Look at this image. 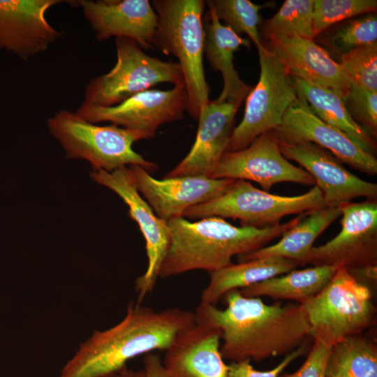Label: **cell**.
I'll return each mask as SVG.
<instances>
[{
    "mask_svg": "<svg viewBox=\"0 0 377 377\" xmlns=\"http://www.w3.org/2000/svg\"><path fill=\"white\" fill-rule=\"evenodd\" d=\"M376 0H314V34L317 36L334 24L359 15L376 13Z\"/></svg>",
    "mask_w": 377,
    "mask_h": 377,
    "instance_id": "30",
    "label": "cell"
},
{
    "mask_svg": "<svg viewBox=\"0 0 377 377\" xmlns=\"http://www.w3.org/2000/svg\"><path fill=\"white\" fill-rule=\"evenodd\" d=\"M327 206L316 185L295 196H282L260 190L237 179L223 194L187 209L182 217L191 219L216 216L239 219L242 226L257 228L278 226L282 218Z\"/></svg>",
    "mask_w": 377,
    "mask_h": 377,
    "instance_id": "8",
    "label": "cell"
},
{
    "mask_svg": "<svg viewBox=\"0 0 377 377\" xmlns=\"http://www.w3.org/2000/svg\"><path fill=\"white\" fill-rule=\"evenodd\" d=\"M145 374L143 370L134 371L133 369H128L127 367L123 369L108 375L104 377H144Z\"/></svg>",
    "mask_w": 377,
    "mask_h": 377,
    "instance_id": "38",
    "label": "cell"
},
{
    "mask_svg": "<svg viewBox=\"0 0 377 377\" xmlns=\"http://www.w3.org/2000/svg\"><path fill=\"white\" fill-rule=\"evenodd\" d=\"M348 270L358 281L365 285L366 283H376L377 265H371Z\"/></svg>",
    "mask_w": 377,
    "mask_h": 377,
    "instance_id": "37",
    "label": "cell"
},
{
    "mask_svg": "<svg viewBox=\"0 0 377 377\" xmlns=\"http://www.w3.org/2000/svg\"><path fill=\"white\" fill-rule=\"evenodd\" d=\"M187 108V91L182 85L169 90L147 89L111 107L82 103L75 113L93 124L109 121L151 138L161 125L183 119Z\"/></svg>",
    "mask_w": 377,
    "mask_h": 377,
    "instance_id": "12",
    "label": "cell"
},
{
    "mask_svg": "<svg viewBox=\"0 0 377 377\" xmlns=\"http://www.w3.org/2000/svg\"><path fill=\"white\" fill-rule=\"evenodd\" d=\"M239 106L210 101L200 114L196 138L190 151L165 177H209L226 152Z\"/></svg>",
    "mask_w": 377,
    "mask_h": 377,
    "instance_id": "21",
    "label": "cell"
},
{
    "mask_svg": "<svg viewBox=\"0 0 377 377\" xmlns=\"http://www.w3.org/2000/svg\"><path fill=\"white\" fill-rule=\"evenodd\" d=\"M310 337L330 348L343 339L362 333L375 323L369 287L339 267L328 283L302 304Z\"/></svg>",
    "mask_w": 377,
    "mask_h": 377,
    "instance_id": "6",
    "label": "cell"
},
{
    "mask_svg": "<svg viewBox=\"0 0 377 377\" xmlns=\"http://www.w3.org/2000/svg\"><path fill=\"white\" fill-rule=\"evenodd\" d=\"M377 43L376 13L348 20L329 37L330 49L340 56L360 46Z\"/></svg>",
    "mask_w": 377,
    "mask_h": 377,
    "instance_id": "31",
    "label": "cell"
},
{
    "mask_svg": "<svg viewBox=\"0 0 377 377\" xmlns=\"http://www.w3.org/2000/svg\"><path fill=\"white\" fill-rule=\"evenodd\" d=\"M117 62L107 73L92 78L85 87L83 103L117 105L159 83L185 85L177 62L163 61L144 52L132 38H115Z\"/></svg>",
    "mask_w": 377,
    "mask_h": 377,
    "instance_id": "7",
    "label": "cell"
},
{
    "mask_svg": "<svg viewBox=\"0 0 377 377\" xmlns=\"http://www.w3.org/2000/svg\"><path fill=\"white\" fill-rule=\"evenodd\" d=\"M298 263L280 257H269L240 262L214 272L203 289L200 304L216 306L228 292L240 290L265 279L295 269Z\"/></svg>",
    "mask_w": 377,
    "mask_h": 377,
    "instance_id": "24",
    "label": "cell"
},
{
    "mask_svg": "<svg viewBox=\"0 0 377 377\" xmlns=\"http://www.w3.org/2000/svg\"><path fill=\"white\" fill-rule=\"evenodd\" d=\"M157 17L153 47L178 59L188 95L187 112L198 120L209 103L203 67V0H153Z\"/></svg>",
    "mask_w": 377,
    "mask_h": 377,
    "instance_id": "4",
    "label": "cell"
},
{
    "mask_svg": "<svg viewBox=\"0 0 377 377\" xmlns=\"http://www.w3.org/2000/svg\"><path fill=\"white\" fill-rule=\"evenodd\" d=\"M303 214L275 226L237 227L212 216L191 222L184 217L168 221L170 244L158 278L166 279L192 270L209 274L232 263L233 256L258 250L294 226Z\"/></svg>",
    "mask_w": 377,
    "mask_h": 377,
    "instance_id": "3",
    "label": "cell"
},
{
    "mask_svg": "<svg viewBox=\"0 0 377 377\" xmlns=\"http://www.w3.org/2000/svg\"><path fill=\"white\" fill-rule=\"evenodd\" d=\"M283 156L296 161L314 179L327 205H340L357 197L377 198V184L346 170L326 149L308 141H280Z\"/></svg>",
    "mask_w": 377,
    "mask_h": 377,
    "instance_id": "15",
    "label": "cell"
},
{
    "mask_svg": "<svg viewBox=\"0 0 377 377\" xmlns=\"http://www.w3.org/2000/svg\"><path fill=\"white\" fill-rule=\"evenodd\" d=\"M325 377H377V346L362 333L347 337L330 348Z\"/></svg>",
    "mask_w": 377,
    "mask_h": 377,
    "instance_id": "27",
    "label": "cell"
},
{
    "mask_svg": "<svg viewBox=\"0 0 377 377\" xmlns=\"http://www.w3.org/2000/svg\"><path fill=\"white\" fill-rule=\"evenodd\" d=\"M90 177L94 182L112 190L122 199L128 208L129 216L137 223L145 239L147 267L135 281L137 303L141 304L156 286L169 247L170 231L168 221L158 218L140 195L128 167L111 172L91 171Z\"/></svg>",
    "mask_w": 377,
    "mask_h": 377,
    "instance_id": "11",
    "label": "cell"
},
{
    "mask_svg": "<svg viewBox=\"0 0 377 377\" xmlns=\"http://www.w3.org/2000/svg\"><path fill=\"white\" fill-rule=\"evenodd\" d=\"M339 64L351 82L377 91V43L357 47L341 55Z\"/></svg>",
    "mask_w": 377,
    "mask_h": 377,
    "instance_id": "32",
    "label": "cell"
},
{
    "mask_svg": "<svg viewBox=\"0 0 377 377\" xmlns=\"http://www.w3.org/2000/svg\"><path fill=\"white\" fill-rule=\"evenodd\" d=\"M195 322L194 312L189 310L156 311L131 302L120 322L95 330L80 344L58 377H104L117 372L133 358L165 350L179 331Z\"/></svg>",
    "mask_w": 377,
    "mask_h": 377,
    "instance_id": "2",
    "label": "cell"
},
{
    "mask_svg": "<svg viewBox=\"0 0 377 377\" xmlns=\"http://www.w3.org/2000/svg\"><path fill=\"white\" fill-rule=\"evenodd\" d=\"M47 126L68 158L85 160L93 171L111 172L127 165H138L149 172L158 168L133 149L136 141L150 139L143 133L113 124L98 126L67 110L50 117Z\"/></svg>",
    "mask_w": 377,
    "mask_h": 377,
    "instance_id": "5",
    "label": "cell"
},
{
    "mask_svg": "<svg viewBox=\"0 0 377 377\" xmlns=\"http://www.w3.org/2000/svg\"><path fill=\"white\" fill-rule=\"evenodd\" d=\"M60 0H0V50L28 59L46 51L61 33L46 13Z\"/></svg>",
    "mask_w": 377,
    "mask_h": 377,
    "instance_id": "17",
    "label": "cell"
},
{
    "mask_svg": "<svg viewBox=\"0 0 377 377\" xmlns=\"http://www.w3.org/2000/svg\"><path fill=\"white\" fill-rule=\"evenodd\" d=\"M128 168L140 195L155 214L165 221L182 217L189 207L221 195L236 181L205 176L157 179L140 166L131 165Z\"/></svg>",
    "mask_w": 377,
    "mask_h": 377,
    "instance_id": "14",
    "label": "cell"
},
{
    "mask_svg": "<svg viewBox=\"0 0 377 377\" xmlns=\"http://www.w3.org/2000/svg\"><path fill=\"white\" fill-rule=\"evenodd\" d=\"M205 4L212 8L218 19L224 21L240 36L245 34L257 48L263 45L258 26L260 23V11L272 6L274 2L256 4L249 0H209Z\"/></svg>",
    "mask_w": 377,
    "mask_h": 377,
    "instance_id": "29",
    "label": "cell"
},
{
    "mask_svg": "<svg viewBox=\"0 0 377 377\" xmlns=\"http://www.w3.org/2000/svg\"><path fill=\"white\" fill-rule=\"evenodd\" d=\"M341 215V205H327L304 213L299 221L276 244L237 256L238 263L280 257L302 265L317 237Z\"/></svg>",
    "mask_w": 377,
    "mask_h": 377,
    "instance_id": "23",
    "label": "cell"
},
{
    "mask_svg": "<svg viewBox=\"0 0 377 377\" xmlns=\"http://www.w3.org/2000/svg\"><path fill=\"white\" fill-rule=\"evenodd\" d=\"M204 27L203 51L210 66L219 71L223 77V89L214 101L217 103L230 102L240 105L252 87L246 84L236 71L233 59L235 52L241 45L251 47L248 38L241 37L230 27L218 19L209 7Z\"/></svg>",
    "mask_w": 377,
    "mask_h": 377,
    "instance_id": "22",
    "label": "cell"
},
{
    "mask_svg": "<svg viewBox=\"0 0 377 377\" xmlns=\"http://www.w3.org/2000/svg\"><path fill=\"white\" fill-rule=\"evenodd\" d=\"M98 40L126 37L142 50L153 47L158 17L148 0H79L75 1Z\"/></svg>",
    "mask_w": 377,
    "mask_h": 377,
    "instance_id": "18",
    "label": "cell"
},
{
    "mask_svg": "<svg viewBox=\"0 0 377 377\" xmlns=\"http://www.w3.org/2000/svg\"><path fill=\"white\" fill-rule=\"evenodd\" d=\"M297 97L323 121L337 128L365 151L373 154V138L352 117L342 98L334 90L293 77Z\"/></svg>",
    "mask_w": 377,
    "mask_h": 377,
    "instance_id": "25",
    "label": "cell"
},
{
    "mask_svg": "<svg viewBox=\"0 0 377 377\" xmlns=\"http://www.w3.org/2000/svg\"><path fill=\"white\" fill-rule=\"evenodd\" d=\"M338 267L313 266L293 269L238 290L245 297H269L274 300H293L302 304L318 293L332 279Z\"/></svg>",
    "mask_w": 377,
    "mask_h": 377,
    "instance_id": "26",
    "label": "cell"
},
{
    "mask_svg": "<svg viewBox=\"0 0 377 377\" xmlns=\"http://www.w3.org/2000/svg\"><path fill=\"white\" fill-rule=\"evenodd\" d=\"M314 0H286L278 11L265 21L260 31L265 39L295 34L302 38L316 37L313 25Z\"/></svg>",
    "mask_w": 377,
    "mask_h": 377,
    "instance_id": "28",
    "label": "cell"
},
{
    "mask_svg": "<svg viewBox=\"0 0 377 377\" xmlns=\"http://www.w3.org/2000/svg\"><path fill=\"white\" fill-rule=\"evenodd\" d=\"M346 106L354 120L374 138L377 133V91L351 83L344 99Z\"/></svg>",
    "mask_w": 377,
    "mask_h": 377,
    "instance_id": "33",
    "label": "cell"
},
{
    "mask_svg": "<svg viewBox=\"0 0 377 377\" xmlns=\"http://www.w3.org/2000/svg\"><path fill=\"white\" fill-rule=\"evenodd\" d=\"M144 377H166L163 363L158 355L154 353L145 355L144 360Z\"/></svg>",
    "mask_w": 377,
    "mask_h": 377,
    "instance_id": "36",
    "label": "cell"
},
{
    "mask_svg": "<svg viewBox=\"0 0 377 377\" xmlns=\"http://www.w3.org/2000/svg\"><path fill=\"white\" fill-rule=\"evenodd\" d=\"M330 348L314 342L307 358L294 373H286L279 377H325V371Z\"/></svg>",
    "mask_w": 377,
    "mask_h": 377,
    "instance_id": "35",
    "label": "cell"
},
{
    "mask_svg": "<svg viewBox=\"0 0 377 377\" xmlns=\"http://www.w3.org/2000/svg\"><path fill=\"white\" fill-rule=\"evenodd\" d=\"M260 77L246 100L242 120L233 128L227 151L246 148L260 135L275 130L297 96L292 77L265 44L257 48Z\"/></svg>",
    "mask_w": 377,
    "mask_h": 377,
    "instance_id": "9",
    "label": "cell"
},
{
    "mask_svg": "<svg viewBox=\"0 0 377 377\" xmlns=\"http://www.w3.org/2000/svg\"><path fill=\"white\" fill-rule=\"evenodd\" d=\"M340 205L339 233L325 244L313 246L302 265L352 269L377 265V200Z\"/></svg>",
    "mask_w": 377,
    "mask_h": 377,
    "instance_id": "10",
    "label": "cell"
},
{
    "mask_svg": "<svg viewBox=\"0 0 377 377\" xmlns=\"http://www.w3.org/2000/svg\"><path fill=\"white\" fill-rule=\"evenodd\" d=\"M267 40V46L291 77L331 89L344 101L352 82L326 50L313 39L295 34L277 36Z\"/></svg>",
    "mask_w": 377,
    "mask_h": 377,
    "instance_id": "20",
    "label": "cell"
},
{
    "mask_svg": "<svg viewBox=\"0 0 377 377\" xmlns=\"http://www.w3.org/2000/svg\"><path fill=\"white\" fill-rule=\"evenodd\" d=\"M307 347L306 342L304 343L297 349L285 355L284 359L276 367L268 371L256 370L249 360L231 362L228 365V377H279L288 364L304 354Z\"/></svg>",
    "mask_w": 377,
    "mask_h": 377,
    "instance_id": "34",
    "label": "cell"
},
{
    "mask_svg": "<svg viewBox=\"0 0 377 377\" xmlns=\"http://www.w3.org/2000/svg\"><path fill=\"white\" fill-rule=\"evenodd\" d=\"M226 307L199 304L194 311L198 323L221 331L220 352L230 362L260 361L286 355L310 337V328L300 304H265L260 297L243 296L238 290L223 297Z\"/></svg>",
    "mask_w": 377,
    "mask_h": 377,
    "instance_id": "1",
    "label": "cell"
},
{
    "mask_svg": "<svg viewBox=\"0 0 377 377\" xmlns=\"http://www.w3.org/2000/svg\"><path fill=\"white\" fill-rule=\"evenodd\" d=\"M280 141H308L330 152L341 162L371 176L377 174V160L337 128L320 119L302 98L286 112L275 129Z\"/></svg>",
    "mask_w": 377,
    "mask_h": 377,
    "instance_id": "16",
    "label": "cell"
},
{
    "mask_svg": "<svg viewBox=\"0 0 377 377\" xmlns=\"http://www.w3.org/2000/svg\"><path fill=\"white\" fill-rule=\"evenodd\" d=\"M209 177L253 181L267 192L280 182L316 184L309 172L281 154L275 130L260 135L245 149L225 152Z\"/></svg>",
    "mask_w": 377,
    "mask_h": 377,
    "instance_id": "13",
    "label": "cell"
},
{
    "mask_svg": "<svg viewBox=\"0 0 377 377\" xmlns=\"http://www.w3.org/2000/svg\"><path fill=\"white\" fill-rule=\"evenodd\" d=\"M221 331L195 322L179 331L165 350L166 377H228L220 352Z\"/></svg>",
    "mask_w": 377,
    "mask_h": 377,
    "instance_id": "19",
    "label": "cell"
}]
</instances>
